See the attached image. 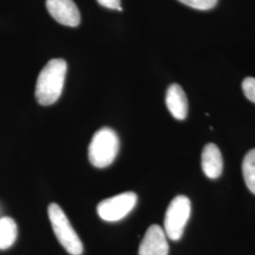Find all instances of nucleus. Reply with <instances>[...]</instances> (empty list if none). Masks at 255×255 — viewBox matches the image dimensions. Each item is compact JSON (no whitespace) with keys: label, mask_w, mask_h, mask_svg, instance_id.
Instances as JSON below:
<instances>
[{"label":"nucleus","mask_w":255,"mask_h":255,"mask_svg":"<svg viewBox=\"0 0 255 255\" xmlns=\"http://www.w3.org/2000/svg\"><path fill=\"white\" fill-rule=\"evenodd\" d=\"M48 218L55 236L64 250L71 255H82L83 245L63 209L56 203L48 205Z\"/></svg>","instance_id":"3"},{"label":"nucleus","mask_w":255,"mask_h":255,"mask_svg":"<svg viewBox=\"0 0 255 255\" xmlns=\"http://www.w3.org/2000/svg\"><path fill=\"white\" fill-rule=\"evenodd\" d=\"M119 138L111 128H101L92 138L88 158L92 165L104 168L113 164L119 154Z\"/></svg>","instance_id":"2"},{"label":"nucleus","mask_w":255,"mask_h":255,"mask_svg":"<svg viewBox=\"0 0 255 255\" xmlns=\"http://www.w3.org/2000/svg\"><path fill=\"white\" fill-rule=\"evenodd\" d=\"M182 2V4L191 7L193 9H201V10H207L213 9L219 0H178Z\"/></svg>","instance_id":"12"},{"label":"nucleus","mask_w":255,"mask_h":255,"mask_svg":"<svg viewBox=\"0 0 255 255\" xmlns=\"http://www.w3.org/2000/svg\"><path fill=\"white\" fill-rule=\"evenodd\" d=\"M191 215V202L186 196H177L169 203L164 217V233L173 241L182 238Z\"/></svg>","instance_id":"4"},{"label":"nucleus","mask_w":255,"mask_h":255,"mask_svg":"<svg viewBox=\"0 0 255 255\" xmlns=\"http://www.w3.org/2000/svg\"><path fill=\"white\" fill-rule=\"evenodd\" d=\"M242 171L247 187L255 195V148L250 150L245 156Z\"/></svg>","instance_id":"11"},{"label":"nucleus","mask_w":255,"mask_h":255,"mask_svg":"<svg viewBox=\"0 0 255 255\" xmlns=\"http://www.w3.org/2000/svg\"><path fill=\"white\" fill-rule=\"evenodd\" d=\"M242 89L247 99L255 103V78H246L242 82Z\"/></svg>","instance_id":"13"},{"label":"nucleus","mask_w":255,"mask_h":255,"mask_svg":"<svg viewBox=\"0 0 255 255\" xmlns=\"http://www.w3.org/2000/svg\"><path fill=\"white\" fill-rule=\"evenodd\" d=\"M169 246L164 229L151 225L139 246V255H168Z\"/></svg>","instance_id":"7"},{"label":"nucleus","mask_w":255,"mask_h":255,"mask_svg":"<svg viewBox=\"0 0 255 255\" xmlns=\"http://www.w3.org/2000/svg\"><path fill=\"white\" fill-rule=\"evenodd\" d=\"M136 203V194L125 192L101 201L97 211L100 218L104 221L117 222L127 217L134 209Z\"/></svg>","instance_id":"5"},{"label":"nucleus","mask_w":255,"mask_h":255,"mask_svg":"<svg viewBox=\"0 0 255 255\" xmlns=\"http://www.w3.org/2000/svg\"><path fill=\"white\" fill-rule=\"evenodd\" d=\"M201 167L210 179H218L223 171V158L219 146L209 143L203 147L201 153Z\"/></svg>","instance_id":"9"},{"label":"nucleus","mask_w":255,"mask_h":255,"mask_svg":"<svg viewBox=\"0 0 255 255\" xmlns=\"http://www.w3.org/2000/svg\"><path fill=\"white\" fill-rule=\"evenodd\" d=\"M49 14L60 24L77 27L81 23V13L73 0H46Z\"/></svg>","instance_id":"6"},{"label":"nucleus","mask_w":255,"mask_h":255,"mask_svg":"<svg viewBox=\"0 0 255 255\" xmlns=\"http://www.w3.org/2000/svg\"><path fill=\"white\" fill-rule=\"evenodd\" d=\"M17 235V225L13 219L7 217L0 219V250H7L12 246Z\"/></svg>","instance_id":"10"},{"label":"nucleus","mask_w":255,"mask_h":255,"mask_svg":"<svg viewBox=\"0 0 255 255\" xmlns=\"http://www.w3.org/2000/svg\"><path fill=\"white\" fill-rule=\"evenodd\" d=\"M99 2V4L108 8V9H118V10H122V7H121V0H97Z\"/></svg>","instance_id":"14"},{"label":"nucleus","mask_w":255,"mask_h":255,"mask_svg":"<svg viewBox=\"0 0 255 255\" xmlns=\"http://www.w3.org/2000/svg\"><path fill=\"white\" fill-rule=\"evenodd\" d=\"M67 64L64 59H52L39 74L35 98L40 105H52L63 93Z\"/></svg>","instance_id":"1"},{"label":"nucleus","mask_w":255,"mask_h":255,"mask_svg":"<svg viewBox=\"0 0 255 255\" xmlns=\"http://www.w3.org/2000/svg\"><path fill=\"white\" fill-rule=\"evenodd\" d=\"M165 104L174 119L184 120L188 114V101L182 87L173 83L166 91Z\"/></svg>","instance_id":"8"}]
</instances>
